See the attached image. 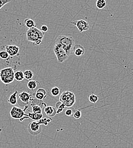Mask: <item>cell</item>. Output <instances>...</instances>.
I'll use <instances>...</instances> for the list:
<instances>
[{
    "label": "cell",
    "mask_w": 133,
    "mask_h": 148,
    "mask_svg": "<svg viewBox=\"0 0 133 148\" xmlns=\"http://www.w3.org/2000/svg\"><path fill=\"white\" fill-rule=\"evenodd\" d=\"M55 44L62 47L69 56L73 53V49L75 46V41L73 37L63 35L59 36L57 38Z\"/></svg>",
    "instance_id": "1"
},
{
    "label": "cell",
    "mask_w": 133,
    "mask_h": 148,
    "mask_svg": "<svg viewBox=\"0 0 133 148\" xmlns=\"http://www.w3.org/2000/svg\"><path fill=\"white\" fill-rule=\"evenodd\" d=\"M44 34L37 27L28 29L26 32V39L27 41L31 42L34 45L39 46L42 42Z\"/></svg>",
    "instance_id": "2"
},
{
    "label": "cell",
    "mask_w": 133,
    "mask_h": 148,
    "mask_svg": "<svg viewBox=\"0 0 133 148\" xmlns=\"http://www.w3.org/2000/svg\"><path fill=\"white\" fill-rule=\"evenodd\" d=\"M14 71L12 67L2 69L0 70V80L5 84L12 83L14 80Z\"/></svg>",
    "instance_id": "3"
},
{
    "label": "cell",
    "mask_w": 133,
    "mask_h": 148,
    "mask_svg": "<svg viewBox=\"0 0 133 148\" xmlns=\"http://www.w3.org/2000/svg\"><path fill=\"white\" fill-rule=\"evenodd\" d=\"M59 101L63 103L65 107H72L76 102L75 95L71 91H64L60 96Z\"/></svg>",
    "instance_id": "4"
},
{
    "label": "cell",
    "mask_w": 133,
    "mask_h": 148,
    "mask_svg": "<svg viewBox=\"0 0 133 148\" xmlns=\"http://www.w3.org/2000/svg\"><path fill=\"white\" fill-rule=\"evenodd\" d=\"M28 108V106H26L25 109H22L19 107L13 106L10 112V114L12 118L13 119L20 120L25 116H27V114L25 113V111Z\"/></svg>",
    "instance_id": "5"
},
{
    "label": "cell",
    "mask_w": 133,
    "mask_h": 148,
    "mask_svg": "<svg viewBox=\"0 0 133 148\" xmlns=\"http://www.w3.org/2000/svg\"><path fill=\"white\" fill-rule=\"evenodd\" d=\"M54 51L57 58V62L59 63L64 62L69 57L67 52L62 47L56 44L55 45L54 47Z\"/></svg>",
    "instance_id": "6"
},
{
    "label": "cell",
    "mask_w": 133,
    "mask_h": 148,
    "mask_svg": "<svg viewBox=\"0 0 133 148\" xmlns=\"http://www.w3.org/2000/svg\"><path fill=\"white\" fill-rule=\"evenodd\" d=\"M28 130L30 134L33 136H37L42 132L41 125L38 123V121H33L30 123L28 126Z\"/></svg>",
    "instance_id": "7"
},
{
    "label": "cell",
    "mask_w": 133,
    "mask_h": 148,
    "mask_svg": "<svg viewBox=\"0 0 133 148\" xmlns=\"http://www.w3.org/2000/svg\"><path fill=\"white\" fill-rule=\"evenodd\" d=\"M71 23L76 26L80 33L86 32L89 29V23L83 19L73 21L71 22Z\"/></svg>",
    "instance_id": "8"
},
{
    "label": "cell",
    "mask_w": 133,
    "mask_h": 148,
    "mask_svg": "<svg viewBox=\"0 0 133 148\" xmlns=\"http://www.w3.org/2000/svg\"><path fill=\"white\" fill-rule=\"evenodd\" d=\"M6 51L9 56L14 57L19 56V47L17 45H6Z\"/></svg>",
    "instance_id": "9"
},
{
    "label": "cell",
    "mask_w": 133,
    "mask_h": 148,
    "mask_svg": "<svg viewBox=\"0 0 133 148\" xmlns=\"http://www.w3.org/2000/svg\"><path fill=\"white\" fill-rule=\"evenodd\" d=\"M19 100L23 103L28 104L31 100H32V95L26 91H22L19 94Z\"/></svg>",
    "instance_id": "10"
},
{
    "label": "cell",
    "mask_w": 133,
    "mask_h": 148,
    "mask_svg": "<svg viewBox=\"0 0 133 148\" xmlns=\"http://www.w3.org/2000/svg\"><path fill=\"white\" fill-rule=\"evenodd\" d=\"M73 53L75 56L79 57L83 56L85 53V49L80 45H75L73 49Z\"/></svg>",
    "instance_id": "11"
},
{
    "label": "cell",
    "mask_w": 133,
    "mask_h": 148,
    "mask_svg": "<svg viewBox=\"0 0 133 148\" xmlns=\"http://www.w3.org/2000/svg\"><path fill=\"white\" fill-rule=\"evenodd\" d=\"M44 112L50 117H54L57 114L56 108L53 106H46L44 108Z\"/></svg>",
    "instance_id": "12"
},
{
    "label": "cell",
    "mask_w": 133,
    "mask_h": 148,
    "mask_svg": "<svg viewBox=\"0 0 133 148\" xmlns=\"http://www.w3.org/2000/svg\"><path fill=\"white\" fill-rule=\"evenodd\" d=\"M35 99L42 101L47 97V92L43 88H39L35 95Z\"/></svg>",
    "instance_id": "13"
},
{
    "label": "cell",
    "mask_w": 133,
    "mask_h": 148,
    "mask_svg": "<svg viewBox=\"0 0 133 148\" xmlns=\"http://www.w3.org/2000/svg\"><path fill=\"white\" fill-rule=\"evenodd\" d=\"M17 94L18 92L15 91L10 96H9L8 102L10 103L11 105L13 106H14L18 102V99H17Z\"/></svg>",
    "instance_id": "14"
},
{
    "label": "cell",
    "mask_w": 133,
    "mask_h": 148,
    "mask_svg": "<svg viewBox=\"0 0 133 148\" xmlns=\"http://www.w3.org/2000/svg\"><path fill=\"white\" fill-rule=\"evenodd\" d=\"M27 116L29 119H31V120H33L35 121H38L40 120V119H42L43 118V115L42 113V114H37V113L29 112V113L27 114Z\"/></svg>",
    "instance_id": "15"
},
{
    "label": "cell",
    "mask_w": 133,
    "mask_h": 148,
    "mask_svg": "<svg viewBox=\"0 0 133 148\" xmlns=\"http://www.w3.org/2000/svg\"><path fill=\"white\" fill-rule=\"evenodd\" d=\"M24 23L29 29L36 27L35 22L31 18L25 19L24 21Z\"/></svg>",
    "instance_id": "16"
},
{
    "label": "cell",
    "mask_w": 133,
    "mask_h": 148,
    "mask_svg": "<svg viewBox=\"0 0 133 148\" xmlns=\"http://www.w3.org/2000/svg\"><path fill=\"white\" fill-rule=\"evenodd\" d=\"M38 84H40V83L38 81L31 80L27 83V87L30 90H34L37 88Z\"/></svg>",
    "instance_id": "17"
},
{
    "label": "cell",
    "mask_w": 133,
    "mask_h": 148,
    "mask_svg": "<svg viewBox=\"0 0 133 148\" xmlns=\"http://www.w3.org/2000/svg\"><path fill=\"white\" fill-rule=\"evenodd\" d=\"M65 106L60 101H58L55 104V108L57 110V114H59L61 113L64 110Z\"/></svg>",
    "instance_id": "18"
},
{
    "label": "cell",
    "mask_w": 133,
    "mask_h": 148,
    "mask_svg": "<svg viewBox=\"0 0 133 148\" xmlns=\"http://www.w3.org/2000/svg\"><path fill=\"white\" fill-rule=\"evenodd\" d=\"M14 79L18 82H21L25 79L23 73L22 71H18L14 73Z\"/></svg>",
    "instance_id": "19"
},
{
    "label": "cell",
    "mask_w": 133,
    "mask_h": 148,
    "mask_svg": "<svg viewBox=\"0 0 133 148\" xmlns=\"http://www.w3.org/2000/svg\"><path fill=\"white\" fill-rule=\"evenodd\" d=\"M106 5V2L105 0H97L95 2V6L97 8L100 10L104 9Z\"/></svg>",
    "instance_id": "20"
},
{
    "label": "cell",
    "mask_w": 133,
    "mask_h": 148,
    "mask_svg": "<svg viewBox=\"0 0 133 148\" xmlns=\"http://www.w3.org/2000/svg\"><path fill=\"white\" fill-rule=\"evenodd\" d=\"M31 105H37L40 106L42 108L43 107H46V104L44 102H43V101L41 100H39L37 99H34L32 100V102L31 103Z\"/></svg>",
    "instance_id": "21"
},
{
    "label": "cell",
    "mask_w": 133,
    "mask_h": 148,
    "mask_svg": "<svg viewBox=\"0 0 133 148\" xmlns=\"http://www.w3.org/2000/svg\"><path fill=\"white\" fill-rule=\"evenodd\" d=\"M23 75H24L25 79H26L27 80H31L34 76L33 72L31 70H26L23 73Z\"/></svg>",
    "instance_id": "22"
},
{
    "label": "cell",
    "mask_w": 133,
    "mask_h": 148,
    "mask_svg": "<svg viewBox=\"0 0 133 148\" xmlns=\"http://www.w3.org/2000/svg\"><path fill=\"white\" fill-rule=\"evenodd\" d=\"M32 108V112L34 113H37V114H42V108L37 105H31V106Z\"/></svg>",
    "instance_id": "23"
},
{
    "label": "cell",
    "mask_w": 133,
    "mask_h": 148,
    "mask_svg": "<svg viewBox=\"0 0 133 148\" xmlns=\"http://www.w3.org/2000/svg\"><path fill=\"white\" fill-rule=\"evenodd\" d=\"M88 99L91 103H92L93 104H95L98 100V96L95 94H91L89 96Z\"/></svg>",
    "instance_id": "24"
},
{
    "label": "cell",
    "mask_w": 133,
    "mask_h": 148,
    "mask_svg": "<svg viewBox=\"0 0 133 148\" xmlns=\"http://www.w3.org/2000/svg\"><path fill=\"white\" fill-rule=\"evenodd\" d=\"M52 120V119H47V118H43L40 119V120L38 121V123L41 125H47Z\"/></svg>",
    "instance_id": "25"
},
{
    "label": "cell",
    "mask_w": 133,
    "mask_h": 148,
    "mask_svg": "<svg viewBox=\"0 0 133 148\" xmlns=\"http://www.w3.org/2000/svg\"><path fill=\"white\" fill-rule=\"evenodd\" d=\"M60 90L59 88L57 87H54L51 90V93L54 97L57 96L60 94Z\"/></svg>",
    "instance_id": "26"
},
{
    "label": "cell",
    "mask_w": 133,
    "mask_h": 148,
    "mask_svg": "<svg viewBox=\"0 0 133 148\" xmlns=\"http://www.w3.org/2000/svg\"><path fill=\"white\" fill-rule=\"evenodd\" d=\"M75 112V109L74 108H73L72 107H70L66 110V111L65 112V114L69 117L72 116L74 115V113Z\"/></svg>",
    "instance_id": "27"
},
{
    "label": "cell",
    "mask_w": 133,
    "mask_h": 148,
    "mask_svg": "<svg viewBox=\"0 0 133 148\" xmlns=\"http://www.w3.org/2000/svg\"><path fill=\"white\" fill-rule=\"evenodd\" d=\"M9 58V55L8 52L5 50H2L0 51V58L3 60H6Z\"/></svg>",
    "instance_id": "28"
},
{
    "label": "cell",
    "mask_w": 133,
    "mask_h": 148,
    "mask_svg": "<svg viewBox=\"0 0 133 148\" xmlns=\"http://www.w3.org/2000/svg\"><path fill=\"white\" fill-rule=\"evenodd\" d=\"M73 116L76 119H80L81 117V110H78L75 111V112H74V113Z\"/></svg>",
    "instance_id": "29"
},
{
    "label": "cell",
    "mask_w": 133,
    "mask_h": 148,
    "mask_svg": "<svg viewBox=\"0 0 133 148\" xmlns=\"http://www.w3.org/2000/svg\"><path fill=\"white\" fill-rule=\"evenodd\" d=\"M10 0H0V9L3 6H5L6 3L10 2Z\"/></svg>",
    "instance_id": "30"
},
{
    "label": "cell",
    "mask_w": 133,
    "mask_h": 148,
    "mask_svg": "<svg viewBox=\"0 0 133 148\" xmlns=\"http://www.w3.org/2000/svg\"><path fill=\"white\" fill-rule=\"evenodd\" d=\"M48 26L47 25H42L41 26V27H40V30L42 33H44L47 32L48 31Z\"/></svg>",
    "instance_id": "31"
},
{
    "label": "cell",
    "mask_w": 133,
    "mask_h": 148,
    "mask_svg": "<svg viewBox=\"0 0 133 148\" xmlns=\"http://www.w3.org/2000/svg\"><path fill=\"white\" fill-rule=\"evenodd\" d=\"M2 132V129L0 128V133Z\"/></svg>",
    "instance_id": "32"
}]
</instances>
